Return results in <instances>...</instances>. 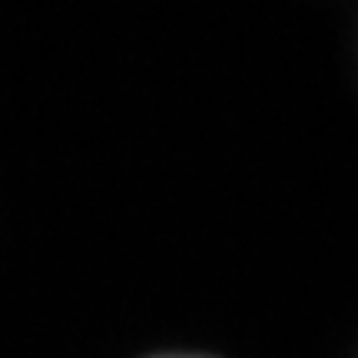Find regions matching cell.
I'll use <instances>...</instances> for the list:
<instances>
[{"instance_id": "cell-1", "label": "cell", "mask_w": 358, "mask_h": 358, "mask_svg": "<svg viewBox=\"0 0 358 358\" xmlns=\"http://www.w3.org/2000/svg\"><path fill=\"white\" fill-rule=\"evenodd\" d=\"M156 358H213V355H203V352H169V355H156Z\"/></svg>"}]
</instances>
